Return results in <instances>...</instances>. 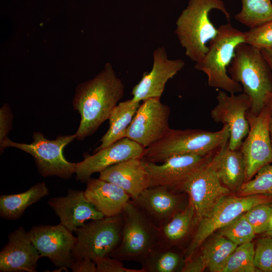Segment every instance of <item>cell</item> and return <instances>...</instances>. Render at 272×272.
<instances>
[{
  "mask_svg": "<svg viewBox=\"0 0 272 272\" xmlns=\"http://www.w3.org/2000/svg\"><path fill=\"white\" fill-rule=\"evenodd\" d=\"M124 86L112 65L107 63L94 78L77 87L73 100L81 121L75 135L83 141L92 135L106 120L123 96Z\"/></svg>",
  "mask_w": 272,
  "mask_h": 272,
  "instance_id": "cell-1",
  "label": "cell"
},
{
  "mask_svg": "<svg viewBox=\"0 0 272 272\" xmlns=\"http://www.w3.org/2000/svg\"><path fill=\"white\" fill-rule=\"evenodd\" d=\"M217 9L230 21L231 15L221 0H189L176 21L175 33L191 60H201L209 50L207 43L218 34L210 19V13Z\"/></svg>",
  "mask_w": 272,
  "mask_h": 272,
  "instance_id": "cell-2",
  "label": "cell"
},
{
  "mask_svg": "<svg viewBox=\"0 0 272 272\" xmlns=\"http://www.w3.org/2000/svg\"><path fill=\"white\" fill-rule=\"evenodd\" d=\"M230 134L226 124L216 131L170 128L158 142L146 148L142 158L157 163L176 155L214 154L228 143Z\"/></svg>",
  "mask_w": 272,
  "mask_h": 272,
  "instance_id": "cell-3",
  "label": "cell"
},
{
  "mask_svg": "<svg viewBox=\"0 0 272 272\" xmlns=\"http://www.w3.org/2000/svg\"><path fill=\"white\" fill-rule=\"evenodd\" d=\"M227 70L231 78L240 84L243 92L249 97V110L259 114L272 92V73L260 49L246 43L239 44Z\"/></svg>",
  "mask_w": 272,
  "mask_h": 272,
  "instance_id": "cell-4",
  "label": "cell"
},
{
  "mask_svg": "<svg viewBox=\"0 0 272 272\" xmlns=\"http://www.w3.org/2000/svg\"><path fill=\"white\" fill-rule=\"evenodd\" d=\"M216 36L210 41L209 50L194 68L208 77V85L235 94L243 91L241 85L227 74L228 67L235 54L236 47L245 43L244 32L227 23L220 26Z\"/></svg>",
  "mask_w": 272,
  "mask_h": 272,
  "instance_id": "cell-5",
  "label": "cell"
},
{
  "mask_svg": "<svg viewBox=\"0 0 272 272\" xmlns=\"http://www.w3.org/2000/svg\"><path fill=\"white\" fill-rule=\"evenodd\" d=\"M121 214L123 224L121 241L109 256L141 263L157 245L158 228L131 199Z\"/></svg>",
  "mask_w": 272,
  "mask_h": 272,
  "instance_id": "cell-6",
  "label": "cell"
},
{
  "mask_svg": "<svg viewBox=\"0 0 272 272\" xmlns=\"http://www.w3.org/2000/svg\"><path fill=\"white\" fill-rule=\"evenodd\" d=\"M31 144L19 143L7 138L0 142L1 153L8 147H14L31 155L37 170L44 177L57 176L71 178L75 173L76 163L67 161L63 155L64 148L76 139L75 134L59 135L55 140H48L43 133L34 132Z\"/></svg>",
  "mask_w": 272,
  "mask_h": 272,
  "instance_id": "cell-7",
  "label": "cell"
},
{
  "mask_svg": "<svg viewBox=\"0 0 272 272\" xmlns=\"http://www.w3.org/2000/svg\"><path fill=\"white\" fill-rule=\"evenodd\" d=\"M123 224L121 214L86 223L75 232L77 241L72 252L74 260H94L109 256L120 242Z\"/></svg>",
  "mask_w": 272,
  "mask_h": 272,
  "instance_id": "cell-8",
  "label": "cell"
},
{
  "mask_svg": "<svg viewBox=\"0 0 272 272\" xmlns=\"http://www.w3.org/2000/svg\"><path fill=\"white\" fill-rule=\"evenodd\" d=\"M269 201L268 195L256 194L223 197L211 212L198 222L192 238L184 251L185 259L190 256L216 231L226 226L252 207Z\"/></svg>",
  "mask_w": 272,
  "mask_h": 272,
  "instance_id": "cell-9",
  "label": "cell"
},
{
  "mask_svg": "<svg viewBox=\"0 0 272 272\" xmlns=\"http://www.w3.org/2000/svg\"><path fill=\"white\" fill-rule=\"evenodd\" d=\"M249 130L239 149L245 166V182L251 180L263 166L272 163V143L269 133L270 111L265 105L258 114L246 113Z\"/></svg>",
  "mask_w": 272,
  "mask_h": 272,
  "instance_id": "cell-10",
  "label": "cell"
},
{
  "mask_svg": "<svg viewBox=\"0 0 272 272\" xmlns=\"http://www.w3.org/2000/svg\"><path fill=\"white\" fill-rule=\"evenodd\" d=\"M211 160L192 172L178 189L187 195L198 222L211 212L221 199L231 192L221 183Z\"/></svg>",
  "mask_w": 272,
  "mask_h": 272,
  "instance_id": "cell-11",
  "label": "cell"
},
{
  "mask_svg": "<svg viewBox=\"0 0 272 272\" xmlns=\"http://www.w3.org/2000/svg\"><path fill=\"white\" fill-rule=\"evenodd\" d=\"M170 109L159 98L146 99L141 104L126 134L127 138L147 148L160 140L170 129Z\"/></svg>",
  "mask_w": 272,
  "mask_h": 272,
  "instance_id": "cell-12",
  "label": "cell"
},
{
  "mask_svg": "<svg viewBox=\"0 0 272 272\" xmlns=\"http://www.w3.org/2000/svg\"><path fill=\"white\" fill-rule=\"evenodd\" d=\"M28 232L41 257L48 258L61 269L67 270L70 268L74 261L73 250L77 241L72 232L59 224L34 226Z\"/></svg>",
  "mask_w": 272,
  "mask_h": 272,
  "instance_id": "cell-13",
  "label": "cell"
},
{
  "mask_svg": "<svg viewBox=\"0 0 272 272\" xmlns=\"http://www.w3.org/2000/svg\"><path fill=\"white\" fill-rule=\"evenodd\" d=\"M217 100V104L211 110V116L214 121L229 126L228 147L232 150L239 149L249 130L246 113L251 108V100L243 92L228 95L221 90L218 92Z\"/></svg>",
  "mask_w": 272,
  "mask_h": 272,
  "instance_id": "cell-14",
  "label": "cell"
},
{
  "mask_svg": "<svg viewBox=\"0 0 272 272\" xmlns=\"http://www.w3.org/2000/svg\"><path fill=\"white\" fill-rule=\"evenodd\" d=\"M215 154L176 155L160 165L142 158L149 175V187L164 186L172 190H178L192 172L211 160Z\"/></svg>",
  "mask_w": 272,
  "mask_h": 272,
  "instance_id": "cell-15",
  "label": "cell"
},
{
  "mask_svg": "<svg viewBox=\"0 0 272 272\" xmlns=\"http://www.w3.org/2000/svg\"><path fill=\"white\" fill-rule=\"evenodd\" d=\"M145 150L137 142L124 138L92 155L84 154V160L76 163V179L86 182L94 173H100L111 166L130 159H142Z\"/></svg>",
  "mask_w": 272,
  "mask_h": 272,
  "instance_id": "cell-16",
  "label": "cell"
},
{
  "mask_svg": "<svg viewBox=\"0 0 272 272\" xmlns=\"http://www.w3.org/2000/svg\"><path fill=\"white\" fill-rule=\"evenodd\" d=\"M153 55L151 71L144 73L140 82L132 88L131 99L134 102L151 98H160L167 82L172 79L185 65L184 61L181 59H169L163 46L156 48Z\"/></svg>",
  "mask_w": 272,
  "mask_h": 272,
  "instance_id": "cell-17",
  "label": "cell"
},
{
  "mask_svg": "<svg viewBox=\"0 0 272 272\" xmlns=\"http://www.w3.org/2000/svg\"><path fill=\"white\" fill-rule=\"evenodd\" d=\"M41 257L28 231L19 227L9 234L0 252V271L36 272Z\"/></svg>",
  "mask_w": 272,
  "mask_h": 272,
  "instance_id": "cell-18",
  "label": "cell"
},
{
  "mask_svg": "<svg viewBox=\"0 0 272 272\" xmlns=\"http://www.w3.org/2000/svg\"><path fill=\"white\" fill-rule=\"evenodd\" d=\"M48 204L60 220V224L76 232L87 221L104 216L86 198L84 191L69 189L67 195L49 199Z\"/></svg>",
  "mask_w": 272,
  "mask_h": 272,
  "instance_id": "cell-19",
  "label": "cell"
},
{
  "mask_svg": "<svg viewBox=\"0 0 272 272\" xmlns=\"http://www.w3.org/2000/svg\"><path fill=\"white\" fill-rule=\"evenodd\" d=\"M158 228L169 221L184 208L181 196L164 186L150 187L135 199H131Z\"/></svg>",
  "mask_w": 272,
  "mask_h": 272,
  "instance_id": "cell-20",
  "label": "cell"
},
{
  "mask_svg": "<svg viewBox=\"0 0 272 272\" xmlns=\"http://www.w3.org/2000/svg\"><path fill=\"white\" fill-rule=\"evenodd\" d=\"M99 178L122 188L131 199L149 187V177L141 158L130 159L111 166L101 172Z\"/></svg>",
  "mask_w": 272,
  "mask_h": 272,
  "instance_id": "cell-21",
  "label": "cell"
},
{
  "mask_svg": "<svg viewBox=\"0 0 272 272\" xmlns=\"http://www.w3.org/2000/svg\"><path fill=\"white\" fill-rule=\"evenodd\" d=\"M84 190L87 200L104 217L121 214L130 200V196L118 185L100 179L90 178Z\"/></svg>",
  "mask_w": 272,
  "mask_h": 272,
  "instance_id": "cell-22",
  "label": "cell"
},
{
  "mask_svg": "<svg viewBox=\"0 0 272 272\" xmlns=\"http://www.w3.org/2000/svg\"><path fill=\"white\" fill-rule=\"evenodd\" d=\"M211 162L221 183L231 191H239L245 180V166L240 149L232 150L227 143Z\"/></svg>",
  "mask_w": 272,
  "mask_h": 272,
  "instance_id": "cell-23",
  "label": "cell"
},
{
  "mask_svg": "<svg viewBox=\"0 0 272 272\" xmlns=\"http://www.w3.org/2000/svg\"><path fill=\"white\" fill-rule=\"evenodd\" d=\"M197 221L194 209L189 201L184 209L158 228L157 246L174 247L187 237Z\"/></svg>",
  "mask_w": 272,
  "mask_h": 272,
  "instance_id": "cell-24",
  "label": "cell"
},
{
  "mask_svg": "<svg viewBox=\"0 0 272 272\" xmlns=\"http://www.w3.org/2000/svg\"><path fill=\"white\" fill-rule=\"evenodd\" d=\"M49 194L45 183L39 182L27 191L0 196V216L2 218L15 220L19 219L26 209Z\"/></svg>",
  "mask_w": 272,
  "mask_h": 272,
  "instance_id": "cell-25",
  "label": "cell"
},
{
  "mask_svg": "<svg viewBox=\"0 0 272 272\" xmlns=\"http://www.w3.org/2000/svg\"><path fill=\"white\" fill-rule=\"evenodd\" d=\"M140 105V102L130 99L119 103L114 108L108 118L109 127L100 139L101 144L95 152L126 137L127 129Z\"/></svg>",
  "mask_w": 272,
  "mask_h": 272,
  "instance_id": "cell-26",
  "label": "cell"
},
{
  "mask_svg": "<svg viewBox=\"0 0 272 272\" xmlns=\"http://www.w3.org/2000/svg\"><path fill=\"white\" fill-rule=\"evenodd\" d=\"M185 261L184 256L174 250L173 247L156 246L142 261L145 272H174L181 269Z\"/></svg>",
  "mask_w": 272,
  "mask_h": 272,
  "instance_id": "cell-27",
  "label": "cell"
},
{
  "mask_svg": "<svg viewBox=\"0 0 272 272\" xmlns=\"http://www.w3.org/2000/svg\"><path fill=\"white\" fill-rule=\"evenodd\" d=\"M237 246L236 244L219 234L207 242L200 252L207 268L211 272H222Z\"/></svg>",
  "mask_w": 272,
  "mask_h": 272,
  "instance_id": "cell-28",
  "label": "cell"
},
{
  "mask_svg": "<svg viewBox=\"0 0 272 272\" xmlns=\"http://www.w3.org/2000/svg\"><path fill=\"white\" fill-rule=\"evenodd\" d=\"M241 11L235 15L238 22L253 28L272 21L271 0H241Z\"/></svg>",
  "mask_w": 272,
  "mask_h": 272,
  "instance_id": "cell-29",
  "label": "cell"
},
{
  "mask_svg": "<svg viewBox=\"0 0 272 272\" xmlns=\"http://www.w3.org/2000/svg\"><path fill=\"white\" fill-rule=\"evenodd\" d=\"M254 246L252 242L238 245L222 272L260 271L254 263Z\"/></svg>",
  "mask_w": 272,
  "mask_h": 272,
  "instance_id": "cell-30",
  "label": "cell"
},
{
  "mask_svg": "<svg viewBox=\"0 0 272 272\" xmlns=\"http://www.w3.org/2000/svg\"><path fill=\"white\" fill-rule=\"evenodd\" d=\"M218 234L227 238L237 246L252 242L256 235L245 218L244 213L219 229Z\"/></svg>",
  "mask_w": 272,
  "mask_h": 272,
  "instance_id": "cell-31",
  "label": "cell"
},
{
  "mask_svg": "<svg viewBox=\"0 0 272 272\" xmlns=\"http://www.w3.org/2000/svg\"><path fill=\"white\" fill-rule=\"evenodd\" d=\"M254 176L253 179L242 185L239 191L241 196L272 195V165L269 164L263 166Z\"/></svg>",
  "mask_w": 272,
  "mask_h": 272,
  "instance_id": "cell-32",
  "label": "cell"
},
{
  "mask_svg": "<svg viewBox=\"0 0 272 272\" xmlns=\"http://www.w3.org/2000/svg\"><path fill=\"white\" fill-rule=\"evenodd\" d=\"M272 213V205L269 202L257 205L244 213L248 222L256 234L267 231Z\"/></svg>",
  "mask_w": 272,
  "mask_h": 272,
  "instance_id": "cell-33",
  "label": "cell"
},
{
  "mask_svg": "<svg viewBox=\"0 0 272 272\" xmlns=\"http://www.w3.org/2000/svg\"><path fill=\"white\" fill-rule=\"evenodd\" d=\"M245 43L259 49L272 46V21L244 32Z\"/></svg>",
  "mask_w": 272,
  "mask_h": 272,
  "instance_id": "cell-34",
  "label": "cell"
},
{
  "mask_svg": "<svg viewBox=\"0 0 272 272\" xmlns=\"http://www.w3.org/2000/svg\"><path fill=\"white\" fill-rule=\"evenodd\" d=\"M254 263L259 271L272 272V236L259 239L254 249Z\"/></svg>",
  "mask_w": 272,
  "mask_h": 272,
  "instance_id": "cell-35",
  "label": "cell"
},
{
  "mask_svg": "<svg viewBox=\"0 0 272 272\" xmlns=\"http://www.w3.org/2000/svg\"><path fill=\"white\" fill-rule=\"evenodd\" d=\"M94 261L96 264L97 272H145L142 268L140 269L126 268L122 261L108 256L98 257Z\"/></svg>",
  "mask_w": 272,
  "mask_h": 272,
  "instance_id": "cell-36",
  "label": "cell"
},
{
  "mask_svg": "<svg viewBox=\"0 0 272 272\" xmlns=\"http://www.w3.org/2000/svg\"><path fill=\"white\" fill-rule=\"evenodd\" d=\"M13 115L9 105L5 103L0 109V142L6 139L12 127Z\"/></svg>",
  "mask_w": 272,
  "mask_h": 272,
  "instance_id": "cell-37",
  "label": "cell"
},
{
  "mask_svg": "<svg viewBox=\"0 0 272 272\" xmlns=\"http://www.w3.org/2000/svg\"><path fill=\"white\" fill-rule=\"evenodd\" d=\"M207 268L205 262L200 253L194 256L192 254L185 259L184 265L181 269L182 272H202Z\"/></svg>",
  "mask_w": 272,
  "mask_h": 272,
  "instance_id": "cell-38",
  "label": "cell"
},
{
  "mask_svg": "<svg viewBox=\"0 0 272 272\" xmlns=\"http://www.w3.org/2000/svg\"><path fill=\"white\" fill-rule=\"evenodd\" d=\"M70 268L74 272H97L96 264L90 258L74 260Z\"/></svg>",
  "mask_w": 272,
  "mask_h": 272,
  "instance_id": "cell-39",
  "label": "cell"
},
{
  "mask_svg": "<svg viewBox=\"0 0 272 272\" xmlns=\"http://www.w3.org/2000/svg\"><path fill=\"white\" fill-rule=\"evenodd\" d=\"M260 50L272 73V46Z\"/></svg>",
  "mask_w": 272,
  "mask_h": 272,
  "instance_id": "cell-40",
  "label": "cell"
},
{
  "mask_svg": "<svg viewBox=\"0 0 272 272\" xmlns=\"http://www.w3.org/2000/svg\"><path fill=\"white\" fill-rule=\"evenodd\" d=\"M265 105H267L270 111V120L269 123V133L270 139L272 143V92L267 96L265 102Z\"/></svg>",
  "mask_w": 272,
  "mask_h": 272,
  "instance_id": "cell-41",
  "label": "cell"
},
{
  "mask_svg": "<svg viewBox=\"0 0 272 272\" xmlns=\"http://www.w3.org/2000/svg\"><path fill=\"white\" fill-rule=\"evenodd\" d=\"M266 233L268 235H270L272 236V213L270 218V224L268 230L266 232Z\"/></svg>",
  "mask_w": 272,
  "mask_h": 272,
  "instance_id": "cell-42",
  "label": "cell"
},
{
  "mask_svg": "<svg viewBox=\"0 0 272 272\" xmlns=\"http://www.w3.org/2000/svg\"><path fill=\"white\" fill-rule=\"evenodd\" d=\"M272 1V0H271Z\"/></svg>",
  "mask_w": 272,
  "mask_h": 272,
  "instance_id": "cell-43",
  "label": "cell"
}]
</instances>
